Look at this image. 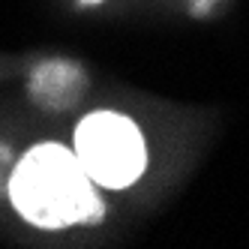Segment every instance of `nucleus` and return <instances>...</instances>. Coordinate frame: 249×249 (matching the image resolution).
<instances>
[{"label": "nucleus", "instance_id": "obj_1", "mask_svg": "<svg viewBox=\"0 0 249 249\" xmlns=\"http://www.w3.org/2000/svg\"><path fill=\"white\" fill-rule=\"evenodd\" d=\"M9 198L15 210L36 228L96 222L105 213L81 159L69 147L51 141L30 147L21 156L9 180Z\"/></svg>", "mask_w": 249, "mask_h": 249}, {"label": "nucleus", "instance_id": "obj_2", "mask_svg": "<svg viewBox=\"0 0 249 249\" xmlns=\"http://www.w3.org/2000/svg\"><path fill=\"white\" fill-rule=\"evenodd\" d=\"M75 156L90 180L108 189L132 186L147 165V150L138 126L114 111H93L78 123Z\"/></svg>", "mask_w": 249, "mask_h": 249}, {"label": "nucleus", "instance_id": "obj_3", "mask_svg": "<svg viewBox=\"0 0 249 249\" xmlns=\"http://www.w3.org/2000/svg\"><path fill=\"white\" fill-rule=\"evenodd\" d=\"M87 3H99V0H87Z\"/></svg>", "mask_w": 249, "mask_h": 249}]
</instances>
